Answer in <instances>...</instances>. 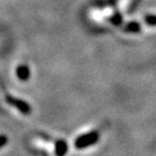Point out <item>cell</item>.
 <instances>
[{
    "instance_id": "obj_1",
    "label": "cell",
    "mask_w": 156,
    "mask_h": 156,
    "mask_svg": "<svg viewBox=\"0 0 156 156\" xmlns=\"http://www.w3.org/2000/svg\"><path fill=\"white\" fill-rule=\"evenodd\" d=\"M99 140V133L98 131H91V132L85 133L79 136L75 140V147L77 149H84L90 146L94 145Z\"/></svg>"
},
{
    "instance_id": "obj_2",
    "label": "cell",
    "mask_w": 156,
    "mask_h": 156,
    "mask_svg": "<svg viewBox=\"0 0 156 156\" xmlns=\"http://www.w3.org/2000/svg\"><path fill=\"white\" fill-rule=\"evenodd\" d=\"M6 102L8 105H12V107H14L15 108H17L23 115H30V112H32L30 105L26 101H23L20 98H16L14 96L7 95L6 96Z\"/></svg>"
},
{
    "instance_id": "obj_3",
    "label": "cell",
    "mask_w": 156,
    "mask_h": 156,
    "mask_svg": "<svg viewBox=\"0 0 156 156\" xmlns=\"http://www.w3.org/2000/svg\"><path fill=\"white\" fill-rule=\"evenodd\" d=\"M68 151V144L64 140H58L55 144L56 156H65Z\"/></svg>"
},
{
    "instance_id": "obj_4",
    "label": "cell",
    "mask_w": 156,
    "mask_h": 156,
    "mask_svg": "<svg viewBox=\"0 0 156 156\" xmlns=\"http://www.w3.org/2000/svg\"><path fill=\"white\" fill-rule=\"evenodd\" d=\"M16 74H17V77L20 78L21 81H27L30 75V69L27 65H20V66H18L16 69Z\"/></svg>"
},
{
    "instance_id": "obj_5",
    "label": "cell",
    "mask_w": 156,
    "mask_h": 156,
    "mask_svg": "<svg viewBox=\"0 0 156 156\" xmlns=\"http://www.w3.org/2000/svg\"><path fill=\"white\" fill-rule=\"evenodd\" d=\"M140 30H141V26L137 21H131V23H127V26L125 27V32L126 33L136 34L140 33Z\"/></svg>"
},
{
    "instance_id": "obj_6",
    "label": "cell",
    "mask_w": 156,
    "mask_h": 156,
    "mask_svg": "<svg viewBox=\"0 0 156 156\" xmlns=\"http://www.w3.org/2000/svg\"><path fill=\"white\" fill-rule=\"evenodd\" d=\"M145 23L150 27H156V15L148 14L144 17Z\"/></svg>"
},
{
    "instance_id": "obj_7",
    "label": "cell",
    "mask_w": 156,
    "mask_h": 156,
    "mask_svg": "<svg viewBox=\"0 0 156 156\" xmlns=\"http://www.w3.org/2000/svg\"><path fill=\"white\" fill-rule=\"evenodd\" d=\"M7 142H8L7 137L5 135H0V148H2L3 146H5Z\"/></svg>"
},
{
    "instance_id": "obj_8",
    "label": "cell",
    "mask_w": 156,
    "mask_h": 156,
    "mask_svg": "<svg viewBox=\"0 0 156 156\" xmlns=\"http://www.w3.org/2000/svg\"><path fill=\"white\" fill-rule=\"evenodd\" d=\"M113 21H115L116 23V24H119L120 23H122V17L121 16H116L113 18Z\"/></svg>"
}]
</instances>
